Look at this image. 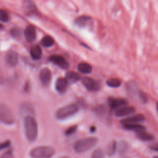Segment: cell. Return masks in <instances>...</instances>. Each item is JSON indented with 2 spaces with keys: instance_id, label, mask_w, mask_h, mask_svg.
<instances>
[{
  "instance_id": "d4e9b609",
  "label": "cell",
  "mask_w": 158,
  "mask_h": 158,
  "mask_svg": "<svg viewBox=\"0 0 158 158\" xmlns=\"http://www.w3.org/2000/svg\"><path fill=\"white\" fill-rule=\"evenodd\" d=\"M117 149V142L115 140H114L107 146L106 148V153L109 156H113L115 153Z\"/></svg>"
},
{
  "instance_id": "1f68e13d",
  "label": "cell",
  "mask_w": 158,
  "mask_h": 158,
  "mask_svg": "<svg viewBox=\"0 0 158 158\" xmlns=\"http://www.w3.org/2000/svg\"><path fill=\"white\" fill-rule=\"evenodd\" d=\"M138 96L139 99L141 100V101L143 103H146L148 101V99L146 97V95L145 94V93L144 92H143L142 91H139V93H138Z\"/></svg>"
},
{
  "instance_id": "836d02e7",
  "label": "cell",
  "mask_w": 158,
  "mask_h": 158,
  "mask_svg": "<svg viewBox=\"0 0 158 158\" xmlns=\"http://www.w3.org/2000/svg\"><path fill=\"white\" fill-rule=\"evenodd\" d=\"M94 112L96 115L98 116H100L102 115L104 112V108L101 106H98L95 109H94Z\"/></svg>"
},
{
  "instance_id": "7402d4cb",
  "label": "cell",
  "mask_w": 158,
  "mask_h": 158,
  "mask_svg": "<svg viewBox=\"0 0 158 158\" xmlns=\"http://www.w3.org/2000/svg\"><path fill=\"white\" fill-rule=\"evenodd\" d=\"M123 127L124 129L127 130H142L145 129V127L138 123H128V124H123Z\"/></svg>"
},
{
  "instance_id": "3957f363",
  "label": "cell",
  "mask_w": 158,
  "mask_h": 158,
  "mask_svg": "<svg viewBox=\"0 0 158 158\" xmlns=\"http://www.w3.org/2000/svg\"><path fill=\"white\" fill-rule=\"evenodd\" d=\"M55 154V149L50 146H40L32 149L30 152L31 158H51Z\"/></svg>"
},
{
  "instance_id": "44dd1931",
  "label": "cell",
  "mask_w": 158,
  "mask_h": 158,
  "mask_svg": "<svg viewBox=\"0 0 158 158\" xmlns=\"http://www.w3.org/2000/svg\"><path fill=\"white\" fill-rule=\"evenodd\" d=\"M78 70L81 73L85 74L90 73L92 72V67L88 63L86 62H81L78 65Z\"/></svg>"
},
{
  "instance_id": "d6986e66",
  "label": "cell",
  "mask_w": 158,
  "mask_h": 158,
  "mask_svg": "<svg viewBox=\"0 0 158 158\" xmlns=\"http://www.w3.org/2000/svg\"><path fill=\"white\" fill-rule=\"evenodd\" d=\"M127 89L128 91V93L130 95L134 96L136 94L138 95V93L139 92L138 86L137 84L135 81H130L127 85Z\"/></svg>"
},
{
  "instance_id": "8d00e7d4",
  "label": "cell",
  "mask_w": 158,
  "mask_h": 158,
  "mask_svg": "<svg viewBox=\"0 0 158 158\" xmlns=\"http://www.w3.org/2000/svg\"><path fill=\"white\" fill-rule=\"evenodd\" d=\"M151 149H154V150H155L156 151H157V144H156V146H151Z\"/></svg>"
},
{
  "instance_id": "30bf717a",
  "label": "cell",
  "mask_w": 158,
  "mask_h": 158,
  "mask_svg": "<svg viewBox=\"0 0 158 158\" xmlns=\"http://www.w3.org/2000/svg\"><path fill=\"white\" fill-rule=\"evenodd\" d=\"M145 117L141 114H136L125 118L122 119L120 122L122 124H128V123H138L139 122H142L144 121Z\"/></svg>"
},
{
  "instance_id": "4dcf8cb0",
  "label": "cell",
  "mask_w": 158,
  "mask_h": 158,
  "mask_svg": "<svg viewBox=\"0 0 158 158\" xmlns=\"http://www.w3.org/2000/svg\"><path fill=\"white\" fill-rule=\"evenodd\" d=\"M21 30L18 28H12L10 30V34L14 37H19L21 35Z\"/></svg>"
},
{
  "instance_id": "cb8c5ba5",
  "label": "cell",
  "mask_w": 158,
  "mask_h": 158,
  "mask_svg": "<svg viewBox=\"0 0 158 158\" xmlns=\"http://www.w3.org/2000/svg\"><path fill=\"white\" fill-rule=\"evenodd\" d=\"M24 9L27 13L31 14L35 10V6L31 0H26L24 2Z\"/></svg>"
},
{
  "instance_id": "7a4b0ae2",
  "label": "cell",
  "mask_w": 158,
  "mask_h": 158,
  "mask_svg": "<svg viewBox=\"0 0 158 158\" xmlns=\"http://www.w3.org/2000/svg\"><path fill=\"white\" fill-rule=\"evenodd\" d=\"M98 142L96 137H87L77 140L73 145V150L77 153H83L93 148Z\"/></svg>"
},
{
  "instance_id": "4316f807",
  "label": "cell",
  "mask_w": 158,
  "mask_h": 158,
  "mask_svg": "<svg viewBox=\"0 0 158 158\" xmlns=\"http://www.w3.org/2000/svg\"><path fill=\"white\" fill-rule=\"evenodd\" d=\"M10 17L8 12L4 9H0V21L7 22L9 20Z\"/></svg>"
},
{
  "instance_id": "83f0119b",
  "label": "cell",
  "mask_w": 158,
  "mask_h": 158,
  "mask_svg": "<svg viewBox=\"0 0 158 158\" xmlns=\"http://www.w3.org/2000/svg\"><path fill=\"white\" fill-rule=\"evenodd\" d=\"M91 158H104V154L101 148L95 149L91 156Z\"/></svg>"
},
{
  "instance_id": "f35d334b",
  "label": "cell",
  "mask_w": 158,
  "mask_h": 158,
  "mask_svg": "<svg viewBox=\"0 0 158 158\" xmlns=\"http://www.w3.org/2000/svg\"><path fill=\"white\" fill-rule=\"evenodd\" d=\"M60 158H69V157H61Z\"/></svg>"
},
{
  "instance_id": "f546056e",
  "label": "cell",
  "mask_w": 158,
  "mask_h": 158,
  "mask_svg": "<svg viewBox=\"0 0 158 158\" xmlns=\"http://www.w3.org/2000/svg\"><path fill=\"white\" fill-rule=\"evenodd\" d=\"M77 125H72L66 129L65 131V135L67 136H70L73 135L77 130Z\"/></svg>"
},
{
  "instance_id": "ba28073f",
  "label": "cell",
  "mask_w": 158,
  "mask_h": 158,
  "mask_svg": "<svg viewBox=\"0 0 158 158\" xmlns=\"http://www.w3.org/2000/svg\"><path fill=\"white\" fill-rule=\"evenodd\" d=\"M135 110L136 109L133 106H124L117 109L115 114L118 117H122L134 113Z\"/></svg>"
},
{
  "instance_id": "8fae6325",
  "label": "cell",
  "mask_w": 158,
  "mask_h": 158,
  "mask_svg": "<svg viewBox=\"0 0 158 158\" xmlns=\"http://www.w3.org/2000/svg\"><path fill=\"white\" fill-rule=\"evenodd\" d=\"M109 105L112 109H118L120 107L126 106L128 104L127 100L123 98H110L108 100Z\"/></svg>"
},
{
  "instance_id": "9a60e30c",
  "label": "cell",
  "mask_w": 158,
  "mask_h": 158,
  "mask_svg": "<svg viewBox=\"0 0 158 158\" xmlns=\"http://www.w3.org/2000/svg\"><path fill=\"white\" fill-rule=\"evenodd\" d=\"M20 112L23 114H27V115H33L35 113L33 106L30 102H23L20 106Z\"/></svg>"
},
{
  "instance_id": "2e32d148",
  "label": "cell",
  "mask_w": 158,
  "mask_h": 158,
  "mask_svg": "<svg viewBox=\"0 0 158 158\" xmlns=\"http://www.w3.org/2000/svg\"><path fill=\"white\" fill-rule=\"evenodd\" d=\"M136 135L138 139L143 141H150L154 139V135L144 131V130L136 131Z\"/></svg>"
},
{
  "instance_id": "ac0fdd59",
  "label": "cell",
  "mask_w": 158,
  "mask_h": 158,
  "mask_svg": "<svg viewBox=\"0 0 158 158\" xmlns=\"http://www.w3.org/2000/svg\"><path fill=\"white\" fill-rule=\"evenodd\" d=\"M65 78L69 84H73L77 82L80 80V76L76 72L70 71L66 73Z\"/></svg>"
},
{
  "instance_id": "ffe728a7",
  "label": "cell",
  "mask_w": 158,
  "mask_h": 158,
  "mask_svg": "<svg viewBox=\"0 0 158 158\" xmlns=\"http://www.w3.org/2000/svg\"><path fill=\"white\" fill-rule=\"evenodd\" d=\"M91 20V18L89 16H80L75 20V24L78 27H84Z\"/></svg>"
},
{
  "instance_id": "e0dca14e",
  "label": "cell",
  "mask_w": 158,
  "mask_h": 158,
  "mask_svg": "<svg viewBox=\"0 0 158 158\" xmlns=\"http://www.w3.org/2000/svg\"><path fill=\"white\" fill-rule=\"evenodd\" d=\"M30 56L33 60H38L41 58L42 55V50L41 47L38 45L33 46L30 48Z\"/></svg>"
},
{
  "instance_id": "74e56055",
  "label": "cell",
  "mask_w": 158,
  "mask_h": 158,
  "mask_svg": "<svg viewBox=\"0 0 158 158\" xmlns=\"http://www.w3.org/2000/svg\"><path fill=\"white\" fill-rule=\"evenodd\" d=\"M2 27H2V25L0 23V28H2Z\"/></svg>"
},
{
  "instance_id": "5bb4252c",
  "label": "cell",
  "mask_w": 158,
  "mask_h": 158,
  "mask_svg": "<svg viewBox=\"0 0 158 158\" xmlns=\"http://www.w3.org/2000/svg\"><path fill=\"white\" fill-rule=\"evenodd\" d=\"M51 70L48 68H44L41 70L40 77L41 82L44 85H48L51 80Z\"/></svg>"
},
{
  "instance_id": "7c38bea8",
  "label": "cell",
  "mask_w": 158,
  "mask_h": 158,
  "mask_svg": "<svg viewBox=\"0 0 158 158\" xmlns=\"http://www.w3.org/2000/svg\"><path fill=\"white\" fill-rule=\"evenodd\" d=\"M69 83L65 78H58L56 81L55 88L56 91L60 94H64L67 89Z\"/></svg>"
},
{
  "instance_id": "4fadbf2b",
  "label": "cell",
  "mask_w": 158,
  "mask_h": 158,
  "mask_svg": "<svg viewBox=\"0 0 158 158\" xmlns=\"http://www.w3.org/2000/svg\"><path fill=\"white\" fill-rule=\"evenodd\" d=\"M24 35L28 42H33L36 36L35 28L33 25L27 26L24 31Z\"/></svg>"
},
{
  "instance_id": "5b68a950",
  "label": "cell",
  "mask_w": 158,
  "mask_h": 158,
  "mask_svg": "<svg viewBox=\"0 0 158 158\" xmlns=\"http://www.w3.org/2000/svg\"><path fill=\"white\" fill-rule=\"evenodd\" d=\"M0 121L6 125H12L15 122L12 110L4 104H0Z\"/></svg>"
},
{
  "instance_id": "d590c367",
  "label": "cell",
  "mask_w": 158,
  "mask_h": 158,
  "mask_svg": "<svg viewBox=\"0 0 158 158\" xmlns=\"http://www.w3.org/2000/svg\"><path fill=\"white\" fill-rule=\"evenodd\" d=\"M95 130H96V127H95L94 126H93V127H91V128H90V131H91V132L93 133V132H94V131H95Z\"/></svg>"
},
{
  "instance_id": "d6a6232c",
  "label": "cell",
  "mask_w": 158,
  "mask_h": 158,
  "mask_svg": "<svg viewBox=\"0 0 158 158\" xmlns=\"http://www.w3.org/2000/svg\"><path fill=\"white\" fill-rule=\"evenodd\" d=\"M1 158H14L13 152L11 150H9L5 152L1 156Z\"/></svg>"
},
{
  "instance_id": "277c9868",
  "label": "cell",
  "mask_w": 158,
  "mask_h": 158,
  "mask_svg": "<svg viewBox=\"0 0 158 158\" xmlns=\"http://www.w3.org/2000/svg\"><path fill=\"white\" fill-rule=\"evenodd\" d=\"M79 110L78 106L75 104H70L59 108L56 113V117L58 120H65L72 117Z\"/></svg>"
},
{
  "instance_id": "52a82bcc",
  "label": "cell",
  "mask_w": 158,
  "mask_h": 158,
  "mask_svg": "<svg viewBox=\"0 0 158 158\" xmlns=\"http://www.w3.org/2000/svg\"><path fill=\"white\" fill-rule=\"evenodd\" d=\"M82 83L88 90L91 91H97L100 88L99 84L96 80L89 77L83 78Z\"/></svg>"
},
{
  "instance_id": "e575fe53",
  "label": "cell",
  "mask_w": 158,
  "mask_h": 158,
  "mask_svg": "<svg viewBox=\"0 0 158 158\" xmlns=\"http://www.w3.org/2000/svg\"><path fill=\"white\" fill-rule=\"evenodd\" d=\"M10 141H9V140L6 141H4V142H3V143H0V150L9 147V145H10Z\"/></svg>"
},
{
  "instance_id": "484cf974",
  "label": "cell",
  "mask_w": 158,
  "mask_h": 158,
  "mask_svg": "<svg viewBox=\"0 0 158 158\" xmlns=\"http://www.w3.org/2000/svg\"><path fill=\"white\" fill-rule=\"evenodd\" d=\"M107 86L111 88H117L121 85V81L118 78H110L106 82Z\"/></svg>"
},
{
  "instance_id": "6da1fadb",
  "label": "cell",
  "mask_w": 158,
  "mask_h": 158,
  "mask_svg": "<svg viewBox=\"0 0 158 158\" xmlns=\"http://www.w3.org/2000/svg\"><path fill=\"white\" fill-rule=\"evenodd\" d=\"M25 135L30 142L36 140L38 136V124L36 119L32 115H26L23 120Z\"/></svg>"
},
{
  "instance_id": "f1b7e54d",
  "label": "cell",
  "mask_w": 158,
  "mask_h": 158,
  "mask_svg": "<svg viewBox=\"0 0 158 158\" xmlns=\"http://www.w3.org/2000/svg\"><path fill=\"white\" fill-rule=\"evenodd\" d=\"M129 148L128 144L125 141H121L118 144V151L120 153H125L128 151Z\"/></svg>"
},
{
  "instance_id": "603a6c76",
  "label": "cell",
  "mask_w": 158,
  "mask_h": 158,
  "mask_svg": "<svg viewBox=\"0 0 158 158\" xmlns=\"http://www.w3.org/2000/svg\"><path fill=\"white\" fill-rule=\"evenodd\" d=\"M41 43L43 46L45 48H49L54 45V40L51 36H45L42 38Z\"/></svg>"
},
{
  "instance_id": "8992f818",
  "label": "cell",
  "mask_w": 158,
  "mask_h": 158,
  "mask_svg": "<svg viewBox=\"0 0 158 158\" xmlns=\"http://www.w3.org/2000/svg\"><path fill=\"white\" fill-rule=\"evenodd\" d=\"M49 60L62 69H67L69 68V63L65 60V59L63 56L60 55H52L49 57Z\"/></svg>"
},
{
  "instance_id": "9c48e42d",
  "label": "cell",
  "mask_w": 158,
  "mask_h": 158,
  "mask_svg": "<svg viewBox=\"0 0 158 158\" xmlns=\"http://www.w3.org/2000/svg\"><path fill=\"white\" fill-rule=\"evenodd\" d=\"M6 60L9 65L15 67L18 64L19 60V56L17 52L14 50L9 51L6 56Z\"/></svg>"
}]
</instances>
